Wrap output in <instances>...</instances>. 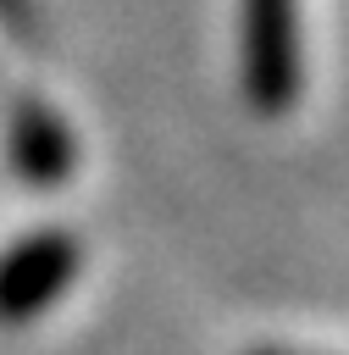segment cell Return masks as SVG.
Segmentation results:
<instances>
[{"label":"cell","mask_w":349,"mask_h":355,"mask_svg":"<svg viewBox=\"0 0 349 355\" xmlns=\"http://www.w3.org/2000/svg\"><path fill=\"white\" fill-rule=\"evenodd\" d=\"M83 266V244L72 227H39L0 255V322H28L66 294Z\"/></svg>","instance_id":"obj_2"},{"label":"cell","mask_w":349,"mask_h":355,"mask_svg":"<svg viewBox=\"0 0 349 355\" xmlns=\"http://www.w3.org/2000/svg\"><path fill=\"white\" fill-rule=\"evenodd\" d=\"M6 155L11 172L33 189H61L78 172V139L72 128L39 100V94H17L6 111Z\"/></svg>","instance_id":"obj_3"},{"label":"cell","mask_w":349,"mask_h":355,"mask_svg":"<svg viewBox=\"0 0 349 355\" xmlns=\"http://www.w3.org/2000/svg\"><path fill=\"white\" fill-rule=\"evenodd\" d=\"M299 0H244V94L260 116L299 100Z\"/></svg>","instance_id":"obj_1"},{"label":"cell","mask_w":349,"mask_h":355,"mask_svg":"<svg viewBox=\"0 0 349 355\" xmlns=\"http://www.w3.org/2000/svg\"><path fill=\"white\" fill-rule=\"evenodd\" d=\"M249 355H299V349H249Z\"/></svg>","instance_id":"obj_4"}]
</instances>
